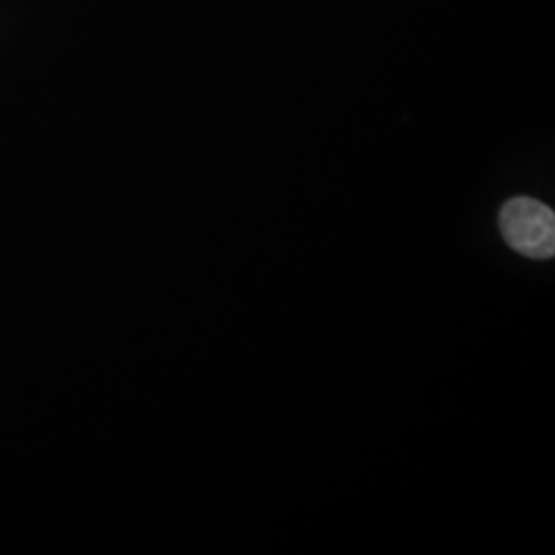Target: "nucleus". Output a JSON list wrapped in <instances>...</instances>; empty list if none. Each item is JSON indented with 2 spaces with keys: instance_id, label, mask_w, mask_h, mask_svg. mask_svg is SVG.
<instances>
[{
  "instance_id": "1",
  "label": "nucleus",
  "mask_w": 555,
  "mask_h": 555,
  "mask_svg": "<svg viewBox=\"0 0 555 555\" xmlns=\"http://www.w3.org/2000/svg\"><path fill=\"white\" fill-rule=\"evenodd\" d=\"M500 231L520 256L550 259L555 254L554 210L539 199H508L500 210Z\"/></svg>"
}]
</instances>
